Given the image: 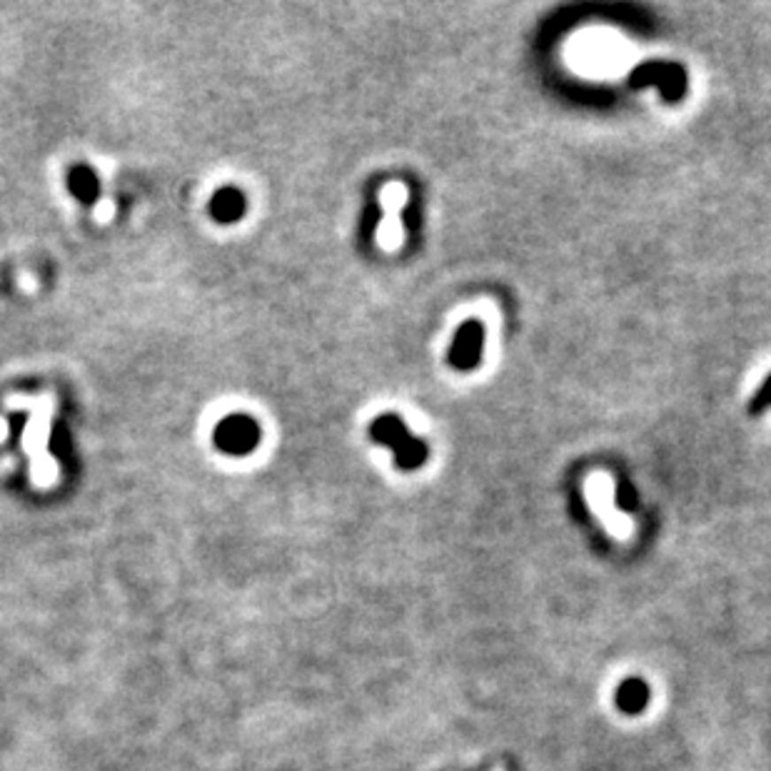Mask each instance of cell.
I'll return each mask as SVG.
<instances>
[{"label":"cell","instance_id":"1","mask_svg":"<svg viewBox=\"0 0 771 771\" xmlns=\"http://www.w3.org/2000/svg\"><path fill=\"white\" fill-rule=\"evenodd\" d=\"M11 407H28L30 417L28 425L23 429V450L28 452L30 457V474H33V482L50 484L58 477V465L56 459L48 452V437H50V420H53V410H56V402L50 397H35V400H26V397H18V402L11 400Z\"/></svg>","mask_w":771,"mask_h":771},{"label":"cell","instance_id":"2","mask_svg":"<svg viewBox=\"0 0 771 771\" xmlns=\"http://www.w3.org/2000/svg\"><path fill=\"white\" fill-rule=\"evenodd\" d=\"M370 437L392 450L395 462L400 469H417L425 465L429 450L425 442L410 435L397 414H380L370 425Z\"/></svg>","mask_w":771,"mask_h":771},{"label":"cell","instance_id":"3","mask_svg":"<svg viewBox=\"0 0 771 771\" xmlns=\"http://www.w3.org/2000/svg\"><path fill=\"white\" fill-rule=\"evenodd\" d=\"M629 85L642 88V85H657L661 97L667 103H676L687 93V70L679 63H642L639 68L629 73Z\"/></svg>","mask_w":771,"mask_h":771},{"label":"cell","instance_id":"4","mask_svg":"<svg viewBox=\"0 0 771 771\" xmlns=\"http://www.w3.org/2000/svg\"><path fill=\"white\" fill-rule=\"evenodd\" d=\"M484 347V328L480 320H465L455 332L452 347L447 352V362L450 367H455L459 372L474 370L482 359Z\"/></svg>","mask_w":771,"mask_h":771},{"label":"cell","instance_id":"5","mask_svg":"<svg viewBox=\"0 0 771 771\" xmlns=\"http://www.w3.org/2000/svg\"><path fill=\"white\" fill-rule=\"evenodd\" d=\"M258 440H260V429L245 414L227 417L220 428L215 429V444L227 455H245L252 447H258Z\"/></svg>","mask_w":771,"mask_h":771},{"label":"cell","instance_id":"6","mask_svg":"<svg viewBox=\"0 0 771 771\" xmlns=\"http://www.w3.org/2000/svg\"><path fill=\"white\" fill-rule=\"evenodd\" d=\"M407 200V193L400 182H392L382 190V207H385V220L380 225L377 240L385 250H397L402 243V222L400 212Z\"/></svg>","mask_w":771,"mask_h":771},{"label":"cell","instance_id":"7","mask_svg":"<svg viewBox=\"0 0 771 771\" xmlns=\"http://www.w3.org/2000/svg\"><path fill=\"white\" fill-rule=\"evenodd\" d=\"M210 212H212L215 220L235 222L245 212V197H243L240 190H235V188H225V190H220V193L212 197Z\"/></svg>","mask_w":771,"mask_h":771},{"label":"cell","instance_id":"8","mask_svg":"<svg viewBox=\"0 0 771 771\" xmlns=\"http://www.w3.org/2000/svg\"><path fill=\"white\" fill-rule=\"evenodd\" d=\"M647 699H649V691L639 679L624 682V684L620 687V694H617V704H620L624 712H629V714L642 712L644 704H647Z\"/></svg>","mask_w":771,"mask_h":771},{"label":"cell","instance_id":"9","mask_svg":"<svg viewBox=\"0 0 771 771\" xmlns=\"http://www.w3.org/2000/svg\"><path fill=\"white\" fill-rule=\"evenodd\" d=\"M70 190L85 203H97V180L88 167H75L70 173Z\"/></svg>","mask_w":771,"mask_h":771},{"label":"cell","instance_id":"10","mask_svg":"<svg viewBox=\"0 0 771 771\" xmlns=\"http://www.w3.org/2000/svg\"><path fill=\"white\" fill-rule=\"evenodd\" d=\"M767 407H771V374L767 377V382L761 385V389L754 395V400L749 405V412L761 414Z\"/></svg>","mask_w":771,"mask_h":771},{"label":"cell","instance_id":"11","mask_svg":"<svg viewBox=\"0 0 771 771\" xmlns=\"http://www.w3.org/2000/svg\"><path fill=\"white\" fill-rule=\"evenodd\" d=\"M93 215H96L97 222L112 220V215H115V205H112V200H108V197H97V203L93 205Z\"/></svg>","mask_w":771,"mask_h":771},{"label":"cell","instance_id":"12","mask_svg":"<svg viewBox=\"0 0 771 771\" xmlns=\"http://www.w3.org/2000/svg\"><path fill=\"white\" fill-rule=\"evenodd\" d=\"M8 432H11V428H8V422H5V420L0 417V442L8 437Z\"/></svg>","mask_w":771,"mask_h":771}]
</instances>
